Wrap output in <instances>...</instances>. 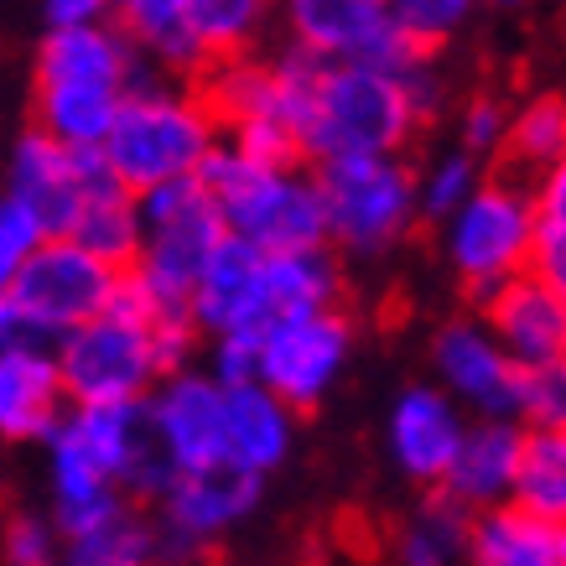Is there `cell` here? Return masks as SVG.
<instances>
[{"label": "cell", "instance_id": "obj_12", "mask_svg": "<svg viewBox=\"0 0 566 566\" xmlns=\"http://www.w3.org/2000/svg\"><path fill=\"white\" fill-rule=\"evenodd\" d=\"M468 427H473V416L442 385H406L385 416L390 463L421 489H442L468 442Z\"/></svg>", "mask_w": 566, "mask_h": 566}, {"label": "cell", "instance_id": "obj_37", "mask_svg": "<svg viewBox=\"0 0 566 566\" xmlns=\"http://www.w3.org/2000/svg\"><path fill=\"white\" fill-rule=\"evenodd\" d=\"M6 566H57L63 562V531L52 525V515L36 510H17L6 520Z\"/></svg>", "mask_w": 566, "mask_h": 566}, {"label": "cell", "instance_id": "obj_40", "mask_svg": "<svg viewBox=\"0 0 566 566\" xmlns=\"http://www.w3.org/2000/svg\"><path fill=\"white\" fill-rule=\"evenodd\" d=\"M531 192H535V213H541V234L566 240V161L551 167L546 177H535Z\"/></svg>", "mask_w": 566, "mask_h": 566}, {"label": "cell", "instance_id": "obj_18", "mask_svg": "<svg viewBox=\"0 0 566 566\" xmlns=\"http://www.w3.org/2000/svg\"><path fill=\"white\" fill-rule=\"evenodd\" d=\"M479 317L489 323V333L504 344V354L520 369L566 359V307L535 271L510 281V286H499L494 296H483Z\"/></svg>", "mask_w": 566, "mask_h": 566}, {"label": "cell", "instance_id": "obj_33", "mask_svg": "<svg viewBox=\"0 0 566 566\" xmlns=\"http://www.w3.org/2000/svg\"><path fill=\"white\" fill-rule=\"evenodd\" d=\"M223 146H234L244 161L271 167V172H302V161H307L296 130L281 120V115H271V120H250V125H240V130H229Z\"/></svg>", "mask_w": 566, "mask_h": 566}, {"label": "cell", "instance_id": "obj_8", "mask_svg": "<svg viewBox=\"0 0 566 566\" xmlns=\"http://www.w3.org/2000/svg\"><path fill=\"white\" fill-rule=\"evenodd\" d=\"M57 369L69 406H130L151 400L161 385V354H156V327L104 312L78 333L57 344Z\"/></svg>", "mask_w": 566, "mask_h": 566}, {"label": "cell", "instance_id": "obj_41", "mask_svg": "<svg viewBox=\"0 0 566 566\" xmlns=\"http://www.w3.org/2000/svg\"><path fill=\"white\" fill-rule=\"evenodd\" d=\"M400 84H406V94H411V109H416V120H421V125L442 115V104H447V84H442V73L431 69V57H421L416 69L400 73Z\"/></svg>", "mask_w": 566, "mask_h": 566}, {"label": "cell", "instance_id": "obj_14", "mask_svg": "<svg viewBox=\"0 0 566 566\" xmlns=\"http://www.w3.org/2000/svg\"><path fill=\"white\" fill-rule=\"evenodd\" d=\"M192 323L208 344L229 338V333H265L275 323L271 255L260 244L229 234L192 286Z\"/></svg>", "mask_w": 566, "mask_h": 566}, {"label": "cell", "instance_id": "obj_27", "mask_svg": "<svg viewBox=\"0 0 566 566\" xmlns=\"http://www.w3.org/2000/svg\"><path fill=\"white\" fill-rule=\"evenodd\" d=\"M473 520L463 504L442 489H431L411 510V520L395 531V566H452L458 556L468 562V535Z\"/></svg>", "mask_w": 566, "mask_h": 566}, {"label": "cell", "instance_id": "obj_24", "mask_svg": "<svg viewBox=\"0 0 566 566\" xmlns=\"http://www.w3.org/2000/svg\"><path fill=\"white\" fill-rule=\"evenodd\" d=\"M130 94L94 84H42L32 88V125L69 151H104Z\"/></svg>", "mask_w": 566, "mask_h": 566}, {"label": "cell", "instance_id": "obj_5", "mask_svg": "<svg viewBox=\"0 0 566 566\" xmlns=\"http://www.w3.org/2000/svg\"><path fill=\"white\" fill-rule=\"evenodd\" d=\"M541 213H535V192L525 177H489L479 198L442 229V255L447 271L458 275L473 302L494 296L520 275H531L535 250H541Z\"/></svg>", "mask_w": 566, "mask_h": 566}, {"label": "cell", "instance_id": "obj_23", "mask_svg": "<svg viewBox=\"0 0 566 566\" xmlns=\"http://www.w3.org/2000/svg\"><path fill=\"white\" fill-rule=\"evenodd\" d=\"M292 442H296V411L281 395H271L265 385L229 390V463L271 479L275 468L292 458Z\"/></svg>", "mask_w": 566, "mask_h": 566}, {"label": "cell", "instance_id": "obj_32", "mask_svg": "<svg viewBox=\"0 0 566 566\" xmlns=\"http://www.w3.org/2000/svg\"><path fill=\"white\" fill-rule=\"evenodd\" d=\"M260 21H265V6H255V0H192V27H198L213 63L244 57Z\"/></svg>", "mask_w": 566, "mask_h": 566}, {"label": "cell", "instance_id": "obj_21", "mask_svg": "<svg viewBox=\"0 0 566 566\" xmlns=\"http://www.w3.org/2000/svg\"><path fill=\"white\" fill-rule=\"evenodd\" d=\"M115 21L125 27L130 48L156 73L177 78V84H198L213 69L203 36L192 27V0H125L120 11H115Z\"/></svg>", "mask_w": 566, "mask_h": 566}, {"label": "cell", "instance_id": "obj_7", "mask_svg": "<svg viewBox=\"0 0 566 566\" xmlns=\"http://www.w3.org/2000/svg\"><path fill=\"white\" fill-rule=\"evenodd\" d=\"M140 223H146V244H140L136 275L156 296L161 323L192 317V286L208 271V260L219 255V244L229 240L223 208L192 177V182H172V188L140 198Z\"/></svg>", "mask_w": 566, "mask_h": 566}, {"label": "cell", "instance_id": "obj_17", "mask_svg": "<svg viewBox=\"0 0 566 566\" xmlns=\"http://www.w3.org/2000/svg\"><path fill=\"white\" fill-rule=\"evenodd\" d=\"M260 494H265L260 473H250L240 463H219V468H203V473H177V483L167 489V499L156 504L151 515L177 525L192 541L213 546V541H223L234 525H244L255 515Z\"/></svg>", "mask_w": 566, "mask_h": 566}, {"label": "cell", "instance_id": "obj_30", "mask_svg": "<svg viewBox=\"0 0 566 566\" xmlns=\"http://www.w3.org/2000/svg\"><path fill=\"white\" fill-rule=\"evenodd\" d=\"M515 504L546 520H566V431H531Z\"/></svg>", "mask_w": 566, "mask_h": 566}, {"label": "cell", "instance_id": "obj_4", "mask_svg": "<svg viewBox=\"0 0 566 566\" xmlns=\"http://www.w3.org/2000/svg\"><path fill=\"white\" fill-rule=\"evenodd\" d=\"M327 203V240L348 260H379L421 223V172L406 156H344L312 167Z\"/></svg>", "mask_w": 566, "mask_h": 566}, {"label": "cell", "instance_id": "obj_31", "mask_svg": "<svg viewBox=\"0 0 566 566\" xmlns=\"http://www.w3.org/2000/svg\"><path fill=\"white\" fill-rule=\"evenodd\" d=\"M483 182H489V177H483V161L473 151H463V146L431 156L427 172H421V219L447 229V223L479 198Z\"/></svg>", "mask_w": 566, "mask_h": 566}, {"label": "cell", "instance_id": "obj_26", "mask_svg": "<svg viewBox=\"0 0 566 566\" xmlns=\"http://www.w3.org/2000/svg\"><path fill=\"white\" fill-rule=\"evenodd\" d=\"M271 302L275 317L338 312V302H344V255L333 244L296 250V255H271Z\"/></svg>", "mask_w": 566, "mask_h": 566}, {"label": "cell", "instance_id": "obj_20", "mask_svg": "<svg viewBox=\"0 0 566 566\" xmlns=\"http://www.w3.org/2000/svg\"><path fill=\"white\" fill-rule=\"evenodd\" d=\"M525 437H531L525 421H473L442 494L458 499L468 515H489L499 504H515L520 468H525Z\"/></svg>", "mask_w": 566, "mask_h": 566}, {"label": "cell", "instance_id": "obj_9", "mask_svg": "<svg viewBox=\"0 0 566 566\" xmlns=\"http://www.w3.org/2000/svg\"><path fill=\"white\" fill-rule=\"evenodd\" d=\"M296 48L317 52L323 63H354V69L406 73L427 52H416L406 32L395 27L385 0H292L286 6Z\"/></svg>", "mask_w": 566, "mask_h": 566}, {"label": "cell", "instance_id": "obj_22", "mask_svg": "<svg viewBox=\"0 0 566 566\" xmlns=\"http://www.w3.org/2000/svg\"><path fill=\"white\" fill-rule=\"evenodd\" d=\"M468 566H566V520H546L525 504H499L473 520Z\"/></svg>", "mask_w": 566, "mask_h": 566}, {"label": "cell", "instance_id": "obj_42", "mask_svg": "<svg viewBox=\"0 0 566 566\" xmlns=\"http://www.w3.org/2000/svg\"><path fill=\"white\" fill-rule=\"evenodd\" d=\"M104 17L109 11H104L99 0H48L42 6V32H73V27H94Z\"/></svg>", "mask_w": 566, "mask_h": 566}, {"label": "cell", "instance_id": "obj_16", "mask_svg": "<svg viewBox=\"0 0 566 566\" xmlns=\"http://www.w3.org/2000/svg\"><path fill=\"white\" fill-rule=\"evenodd\" d=\"M140 73V52L115 17L94 21V27H73V32H42L32 48V88L42 84H94V88H120L130 94Z\"/></svg>", "mask_w": 566, "mask_h": 566}, {"label": "cell", "instance_id": "obj_6", "mask_svg": "<svg viewBox=\"0 0 566 566\" xmlns=\"http://www.w3.org/2000/svg\"><path fill=\"white\" fill-rule=\"evenodd\" d=\"M416 130H421V120H416L400 73L327 63L302 151L317 167L344 161V156H400L416 140Z\"/></svg>", "mask_w": 566, "mask_h": 566}, {"label": "cell", "instance_id": "obj_13", "mask_svg": "<svg viewBox=\"0 0 566 566\" xmlns=\"http://www.w3.org/2000/svg\"><path fill=\"white\" fill-rule=\"evenodd\" d=\"M151 427L172 452L177 473H203L229 463V390L208 369H182L156 385Z\"/></svg>", "mask_w": 566, "mask_h": 566}, {"label": "cell", "instance_id": "obj_43", "mask_svg": "<svg viewBox=\"0 0 566 566\" xmlns=\"http://www.w3.org/2000/svg\"><path fill=\"white\" fill-rule=\"evenodd\" d=\"M541 281H546L551 292L562 296V307H566V240H541V250H535V265H531Z\"/></svg>", "mask_w": 566, "mask_h": 566}, {"label": "cell", "instance_id": "obj_1", "mask_svg": "<svg viewBox=\"0 0 566 566\" xmlns=\"http://www.w3.org/2000/svg\"><path fill=\"white\" fill-rule=\"evenodd\" d=\"M219 146L223 125L208 115L203 94L192 84L156 73L140 57L130 99H125L120 120L104 140V161L120 177V188H130L136 198H151L172 182H192Z\"/></svg>", "mask_w": 566, "mask_h": 566}, {"label": "cell", "instance_id": "obj_28", "mask_svg": "<svg viewBox=\"0 0 566 566\" xmlns=\"http://www.w3.org/2000/svg\"><path fill=\"white\" fill-rule=\"evenodd\" d=\"M510 177H546L551 167L566 161V94H535L515 109L510 125V146H504Z\"/></svg>", "mask_w": 566, "mask_h": 566}, {"label": "cell", "instance_id": "obj_2", "mask_svg": "<svg viewBox=\"0 0 566 566\" xmlns=\"http://www.w3.org/2000/svg\"><path fill=\"white\" fill-rule=\"evenodd\" d=\"M120 271L78 240H52L11 281H0V348H52L109 312Z\"/></svg>", "mask_w": 566, "mask_h": 566}, {"label": "cell", "instance_id": "obj_3", "mask_svg": "<svg viewBox=\"0 0 566 566\" xmlns=\"http://www.w3.org/2000/svg\"><path fill=\"white\" fill-rule=\"evenodd\" d=\"M198 182L223 208L229 234L260 244L265 255H296V250L333 244L317 172H271V167L244 161L234 146H219L198 172Z\"/></svg>", "mask_w": 566, "mask_h": 566}, {"label": "cell", "instance_id": "obj_39", "mask_svg": "<svg viewBox=\"0 0 566 566\" xmlns=\"http://www.w3.org/2000/svg\"><path fill=\"white\" fill-rule=\"evenodd\" d=\"M203 369L219 379L223 390L260 385V333H229V338H213Z\"/></svg>", "mask_w": 566, "mask_h": 566}, {"label": "cell", "instance_id": "obj_19", "mask_svg": "<svg viewBox=\"0 0 566 566\" xmlns=\"http://www.w3.org/2000/svg\"><path fill=\"white\" fill-rule=\"evenodd\" d=\"M69 390L52 348H0V437L42 442L69 416Z\"/></svg>", "mask_w": 566, "mask_h": 566}, {"label": "cell", "instance_id": "obj_11", "mask_svg": "<svg viewBox=\"0 0 566 566\" xmlns=\"http://www.w3.org/2000/svg\"><path fill=\"white\" fill-rule=\"evenodd\" d=\"M431 375L473 421H520V369L479 312L431 333Z\"/></svg>", "mask_w": 566, "mask_h": 566}, {"label": "cell", "instance_id": "obj_25", "mask_svg": "<svg viewBox=\"0 0 566 566\" xmlns=\"http://www.w3.org/2000/svg\"><path fill=\"white\" fill-rule=\"evenodd\" d=\"M192 88L203 94L208 115L223 125V136L240 130V125H250V120H271L275 104H281V94H275V63L255 57V52L213 63Z\"/></svg>", "mask_w": 566, "mask_h": 566}, {"label": "cell", "instance_id": "obj_34", "mask_svg": "<svg viewBox=\"0 0 566 566\" xmlns=\"http://www.w3.org/2000/svg\"><path fill=\"white\" fill-rule=\"evenodd\" d=\"M395 27L406 32V42H411L416 52H437L447 42V36L463 32V21L473 17L468 11V0H395Z\"/></svg>", "mask_w": 566, "mask_h": 566}, {"label": "cell", "instance_id": "obj_38", "mask_svg": "<svg viewBox=\"0 0 566 566\" xmlns=\"http://www.w3.org/2000/svg\"><path fill=\"white\" fill-rule=\"evenodd\" d=\"M510 125H515V115L504 109V99L499 94H473V99L463 104V120H458V140H463V151H473L483 161V156H504V146H510Z\"/></svg>", "mask_w": 566, "mask_h": 566}, {"label": "cell", "instance_id": "obj_15", "mask_svg": "<svg viewBox=\"0 0 566 566\" xmlns=\"http://www.w3.org/2000/svg\"><path fill=\"white\" fill-rule=\"evenodd\" d=\"M11 198L32 208L48 223L52 240H73V229L84 219L88 188H84V151L57 146L48 130L27 125L11 146Z\"/></svg>", "mask_w": 566, "mask_h": 566}, {"label": "cell", "instance_id": "obj_36", "mask_svg": "<svg viewBox=\"0 0 566 566\" xmlns=\"http://www.w3.org/2000/svg\"><path fill=\"white\" fill-rule=\"evenodd\" d=\"M48 244H52L48 223L36 219L21 198L6 192V198H0V281H11V275H17L32 255H42Z\"/></svg>", "mask_w": 566, "mask_h": 566}, {"label": "cell", "instance_id": "obj_10", "mask_svg": "<svg viewBox=\"0 0 566 566\" xmlns=\"http://www.w3.org/2000/svg\"><path fill=\"white\" fill-rule=\"evenodd\" d=\"M354 348V323L344 312H317V317H275L260 333V385L281 395L296 416L317 411L327 390L338 385Z\"/></svg>", "mask_w": 566, "mask_h": 566}, {"label": "cell", "instance_id": "obj_29", "mask_svg": "<svg viewBox=\"0 0 566 566\" xmlns=\"http://www.w3.org/2000/svg\"><path fill=\"white\" fill-rule=\"evenodd\" d=\"M57 566H156V520L151 510H125L115 525L94 535L63 541V562Z\"/></svg>", "mask_w": 566, "mask_h": 566}, {"label": "cell", "instance_id": "obj_35", "mask_svg": "<svg viewBox=\"0 0 566 566\" xmlns=\"http://www.w3.org/2000/svg\"><path fill=\"white\" fill-rule=\"evenodd\" d=\"M520 421L525 431H566V359L520 375Z\"/></svg>", "mask_w": 566, "mask_h": 566}]
</instances>
